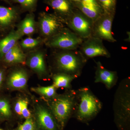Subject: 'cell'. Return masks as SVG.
Masks as SVG:
<instances>
[{
    "mask_svg": "<svg viewBox=\"0 0 130 130\" xmlns=\"http://www.w3.org/2000/svg\"><path fill=\"white\" fill-rule=\"evenodd\" d=\"M114 121L119 130H130V78L121 81L114 96Z\"/></svg>",
    "mask_w": 130,
    "mask_h": 130,
    "instance_id": "obj_1",
    "label": "cell"
},
{
    "mask_svg": "<svg viewBox=\"0 0 130 130\" xmlns=\"http://www.w3.org/2000/svg\"><path fill=\"white\" fill-rule=\"evenodd\" d=\"M74 118L81 123L88 124L101 111L103 104L88 86L77 90Z\"/></svg>",
    "mask_w": 130,
    "mask_h": 130,
    "instance_id": "obj_2",
    "label": "cell"
},
{
    "mask_svg": "<svg viewBox=\"0 0 130 130\" xmlns=\"http://www.w3.org/2000/svg\"><path fill=\"white\" fill-rule=\"evenodd\" d=\"M76 103V90H66L48 101V106L60 130H63L74 115Z\"/></svg>",
    "mask_w": 130,
    "mask_h": 130,
    "instance_id": "obj_3",
    "label": "cell"
},
{
    "mask_svg": "<svg viewBox=\"0 0 130 130\" xmlns=\"http://www.w3.org/2000/svg\"><path fill=\"white\" fill-rule=\"evenodd\" d=\"M53 56L54 73H61L77 78L81 76L88 61L78 49L66 50H60Z\"/></svg>",
    "mask_w": 130,
    "mask_h": 130,
    "instance_id": "obj_4",
    "label": "cell"
},
{
    "mask_svg": "<svg viewBox=\"0 0 130 130\" xmlns=\"http://www.w3.org/2000/svg\"><path fill=\"white\" fill-rule=\"evenodd\" d=\"M84 40L66 26L56 35L45 40L44 43L51 48L76 50L78 49Z\"/></svg>",
    "mask_w": 130,
    "mask_h": 130,
    "instance_id": "obj_5",
    "label": "cell"
},
{
    "mask_svg": "<svg viewBox=\"0 0 130 130\" xmlns=\"http://www.w3.org/2000/svg\"><path fill=\"white\" fill-rule=\"evenodd\" d=\"M38 31L44 41L56 35L66 26L64 22L54 13L42 12L37 21Z\"/></svg>",
    "mask_w": 130,
    "mask_h": 130,
    "instance_id": "obj_6",
    "label": "cell"
},
{
    "mask_svg": "<svg viewBox=\"0 0 130 130\" xmlns=\"http://www.w3.org/2000/svg\"><path fill=\"white\" fill-rule=\"evenodd\" d=\"M94 21L77 9L66 23L67 27L83 39L92 36Z\"/></svg>",
    "mask_w": 130,
    "mask_h": 130,
    "instance_id": "obj_7",
    "label": "cell"
},
{
    "mask_svg": "<svg viewBox=\"0 0 130 130\" xmlns=\"http://www.w3.org/2000/svg\"><path fill=\"white\" fill-rule=\"evenodd\" d=\"M103 41L100 38L90 37L84 40L78 50L87 61L98 56L110 58L111 54L105 47Z\"/></svg>",
    "mask_w": 130,
    "mask_h": 130,
    "instance_id": "obj_8",
    "label": "cell"
},
{
    "mask_svg": "<svg viewBox=\"0 0 130 130\" xmlns=\"http://www.w3.org/2000/svg\"><path fill=\"white\" fill-rule=\"evenodd\" d=\"M115 15L103 13L94 22L92 36L111 43L117 41L112 32Z\"/></svg>",
    "mask_w": 130,
    "mask_h": 130,
    "instance_id": "obj_9",
    "label": "cell"
},
{
    "mask_svg": "<svg viewBox=\"0 0 130 130\" xmlns=\"http://www.w3.org/2000/svg\"><path fill=\"white\" fill-rule=\"evenodd\" d=\"M96 64L94 83H101L108 90L111 89L117 84L118 79V73L110 71L104 67L101 61H95Z\"/></svg>",
    "mask_w": 130,
    "mask_h": 130,
    "instance_id": "obj_10",
    "label": "cell"
},
{
    "mask_svg": "<svg viewBox=\"0 0 130 130\" xmlns=\"http://www.w3.org/2000/svg\"><path fill=\"white\" fill-rule=\"evenodd\" d=\"M44 3L54 10V13L66 22L77 9L74 3L70 0H44Z\"/></svg>",
    "mask_w": 130,
    "mask_h": 130,
    "instance_id": "obj_11",
    "label": "cell"
},
{
    "mask_svg": "<svg viewBox=\"0 0 130 130\" xmlns=\"http://www.w3.org/2000/svg\"><path fill=\"white\" fill-rule=\"evenodd\" d=\"M36 116L38 126L41 130H60L48 106H37Z\"/></svg>",
    "mask_w": 130,
    "mask_h": 130,
    "instance_id": "obj_12",
    "label": "cell"
},
{
    "mask_svg": "<svg viewBox=\"0 0 130 130\" xmlns=\"http://www.w3.org/2000/svg\"><path fill=\"white\" fill-rule=\"evenodd\" d=\"M26 64L31 70L38 75L45 76H49L45 63L44 53L42 51H32L28 56Z\"/></svg>",
    "mask_w": 130,
    "mask_h": 130,
    "instance_id": "obj_13",
    "label": "cell"
},
{
    "mask_svg": "<svg viewBox=\"0 0 130 130\" xmlns=\"http://www.w3.org/2000/svg\"><path fill=\"white\" fill-rule=\"evenodd\" d=\"M74 3L77 9L94 22L104 13L97 0H81Z\"/></svg>",
    "mask_w": 130,
    "mask_h": 130,
    "instance_id": "obj_14",
    "label": "cell"
},
{
    "mask_svg": "<svg viewBox=\"0 0 130 130\" xmlns=\"http://www.w3.org/2000/svg\"><path fill=\"white\" fill-rule=\"evenodd\" d=\"M22 11L19 7H6L0 6V26L4 28L12 27Z\"/></svg>",
    "mask_w": 130,
    "mask_h": 130,
    "instance_id": "obj_15",
    "label": "cell"
},
{
    "mask_svg": "<svg viewBox=\"0 0 130 130\" xmlns=\"http://www.w3.org/2000/svg\"><path fill=\"white\" fill-rule=\"evenodd\" d=\"M17 30L22 37H30L38 30L37 22L33 12H29L25 18L19 23Z\"/></svg>",
    "mask_w": 130,
    "mask_h": 130,
    "instance_id": "obj_16",
    "label": "cell"
},
{
    "mask_svg": "<svg viewBox=\"0 0 130 130\" xmlns=\"http://www.w3.org/2000/svg\"><path fill=\"white\" fill-rule=\"evenodd\" d=\"M3 60L9 64H23L26 60V55L18 42L3 57Z\"/></svg>",
    "mask_w": 130,
    "mask_h": 130,
    "instance_id": "obj_17",
    "label": "cell"
},
{
    "mask_svg": "<svg viewBox=\"0 0 130 130\" xmlns=\"http://www.w3.org/2000/svg\"><path fill=\"white\" fill-rule=\"evenodd\" d=\"M22 37L17 30L12 29L6 37L0 41V57L3 58L5 54L18 43Z\"/></svg>",
    "mask_w": 130,
    "mask_h": 130,
    "instance_id": "obj_18",
    "label": "cell"
},
{
    "mask_svg": "<svg viewBox=\"0 0 130 130\" xmlns=\"http://www.w3.org/2000/svg\"><path fill=\"white\" fill-rule=\"evenodd\" d=\"M28 75L22 69L13 71L10 74L8 81L9 87L14 89H23L27 84Z\"/></svg>",
    "mask_w": 130,
    "mask_h": 130,
    "instance_id": "obj_19",
    "label": "cell"
},
{
    "mask_svg": "<svg viewBox=\"0 0 130 130\" xmlns=\"http://www.w3.org/2000/svg\"><path fill=\"white\" fill-rule=\"evenodd\" d=\"M53 85L56 89L64 88L66 90L72 89V83L75 77L69 74L61 73H54L52 76Z\"/></svg>",
    "mask_w": 130,
    "mask_h": 130,
    "instance_id": "obj_20",
    "label": "cell"
},
{
    "mask_svg": "<svg viewBox=\"0 0 130 130\" xmlns=\"http://www.w3.org/2000/svg\"><path fill=\"white\" fill-rule=\"evenodd\" d=\"M44 42V39L41 37L33 38L29 37L22 40L19 44L23 50H30L36 48Z\"/></svg>",
    "mask_w": 130,
    "mask_h": 130,
    "instance_id": "obj_21",
    "label": "cell"
},
{
    "mask_svg": "<svg viewBox=\"0 0 130 130\" xmlns=\"http://www.w3.org/2000/svg\"><path fill=\"white\" fill-rule=\"evenodd\" d=\"M57 89L53 84L50 86H41L32 88L33 91L46 98L48 101L53 99L58 94L56 92Z\"/></svg>",
    "mask_w": 130,
    "mask_h": 130,
    "instance_id": "obj_22",
    "label": "cell"
},
{
    "mask_svg": "<svg viewBox=\"0 0 130 130\" xmlns=\"http://www.w3.org/2000/svg\"><path fill=\"white\" fill-rule=\"evenodd\" d=\"M12 4L18 3L22 11L34 12L36 11L39 0H9Z\"/></svg>",
    "mask_w": 130,
    "mask_h": 130,
    "instance_id": "obj_23",
    "label": "cell"
},
{
    "mask_svg": "<svg viewBox=\"0 0 130 130\" xmlns=\"http://www.w3.org/2000/svg\"><path fill=\"white\" fill-rule=\"evenodd\" d=\"M104 13L115 15L116 0H97Z\"/></svg>",
    "mask_w": 130,
    "mask_h": 130,
    "instance_id": "obj_24",
    "label": "cell"
},
{
    "mask_svg": "<svg viewBox=\"0 0 130 130\" xmlns=\"http://www.w3.org/2000/svg\"><path fill=\"white\" fill-rule=\"evenodd\" d=\"M0 113L6 118H8L11 115V107L6 100H0Z\"/></svg>",
    "mask_w": 130,
    "mask_h": 130,
    "instance_id": "obj_25",
    "label": "cell"
},
{
    "mask_svg": "<svg viewBox=\"0 0 130 130\" xmlns=\"http://www.w3.org/2000/svg\"><path fill=\"white\" fill-rule=\"evenodd\" d=\"M17 130H36L35 122L31 118L26 119Z\"/></svg>",
    "mask_w": 130,
    "mask_h": 130,
    "instance_id": "obj_26",
    "label": "cell"
},
{
    "mask_svg": "<svg viewBox=\"0 0 130 130\" xmlns=\"http://www.w3.org/2000/svg\"><path fill=\"white\" fill-rule=\"evenodd\" d=\"M28 101L26 100H23L21 115L26 119L31 118V114L28 108Z\"/></svg>",
    "mask_w": 130,
    "mask_h": 130,
    "instance_id": "obj_27",
    "label": "cell"
},
{
    "mask_svg": "<svg viewBox=\"0 0 130 130\" xmlns=\"http://www.w3.org/2000/svg\"><path fill=\"white\" fill-rule=\"evenodd\" d=\"M23 100H19L16 103L14 106V110L16 113L19 115H21V110H22Z\"/></svg>",
    "mask_w": 130,
    "mask_h": 130,
    "instance_id": "obj_28",
    "label": "cell"
},
{
    "mask_svg": "<svg viewBox=\"0 0 130 130\" xmlns=\"http://www.w3.org/2000/svg\"><path fill=\"white\" fill-rule=\"evenodd\" d=\"M4 73L2 71L0 70V88L2 84L3 80Z\"/></svg>",
    "mask_w": 130,
    "mask_h": 130,
    "instance_id": "obj_29",
    "label": "cell"
},
{
    "mask_svg": "<svg viewBox=\"0 0 130 130\" xmlns=\"http://www.w3.org/2000/svg\"><path fill=\"white\" fill-rule=\"evenodd\" d=\"M127 35H128V38H126L125 40H124V41L127 42H129L130 41V34L129 31H128V32H127Z\"/></svg>",
    "mask_w": 130,
    "mask_h": 130,
    "instance_id": "obj_30",
    "label": "cell"
},
{
    "mask_svg": "<svg viewBox=\"0 0 130 130\" xmlns=\"http://www.w3.org/2000/svg\"><path fill=\"white\" fill-rule=\"evenodd\" d=\"M1 1H3L5 2H6V3H8V4H9V5H11V6L12 5L11 3L10 2L9 0H1Z\"/></svg>",
    "mask_w": 130,
    "mask_h": 130,
    "instance_id": "obj_31",
    "label": "cell"
},
{
    "mask_svg": "<svg viewBox=\"0 0 130 130\" xmlns=\"http://www.w3.org/2000/svg\"><path fill=\"white\" fill-rule=\"evenodd\" d=\"M70 1L72 2L73 3H75L79 2L81 1V0H70Z\"/></svg>",
    "mask_w": 130,
    "mask_h": 130,
    "instance_id": "obj_32",
    "label": "cell"
},
{
    "mask_svg": "<svg viewBox=\"0 0 130 130\" xmlns=\"http://www.w3.org/2000/svg\"><path fill=\"white\" fill-rule=\"evenodd\" d=\"M0 130H3L2 129H0Z\"/></svg>",
    "mask_w": 130,
    "mask_h": 130,
    "instance_id": "obj_33",
    "label": "cell"
}]
</instances>
